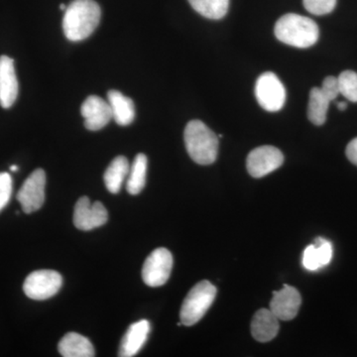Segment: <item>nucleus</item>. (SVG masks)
<instances>
[{
    "mask_svg": "<svg viewBox=\"0 0 357 357\" xmlns=\"http://www.w3.org/2000/svg\"><path fill=\"white\" fill-rule=\"evenodd\" d=\"M302 305L299 291L292 286L284 285L281 290L273 293L270 310L281 321H291L297 317Z\"/></svg>",
    "mask_w": 357,
    "mask_h": 357,
    "instance_id": "f8f14e48",
    "label": "nucleus"
},
{
    "mask_svg": "<svg viewBox=\"0 0 357 357\" xmlns=\"http://www.w3.org/2000/svg\"><path fill=\"white\" fill-rule=\"evenodd\" d=\"M333 244L323 237H318L314 244L307 246L303 253V266L310 271H317L332 261Z\"/></svg>",
    "mask_w": 357,
    "mask_h": 357,
    "instance_id": "dca6fc26",
    "label": "nucleus"
},
{
    "mask_svg": "<svg viewBox=\"0 0 357 357\" xmlns=\"http://www.w3.org/2000/svg\"><path fill=\"white\" fill-rule=\"evenodd\" d=\"M18 96V81L14 61L7 56L0 57V105L3 109L13 107Z\"/></svg>",
    "mask_w": 357,
    "mask_h": 357,
    "instance_id": "4468645a",
    "label": "nucleus"
},
{
    "mask_svg": "<svg viewBox=\"0 0 357 357\" xmlns=\"http://www.w3.org/2000/svg\"><path fill=\"white\" fill-rule=\"evenodd\" d=\"M256 100L263 109L279 112L286 102V89L274 73L267 72L258 77L255 84Z\"/></svg>",
    "mask_w": 357,
    "mask_h": 357,
    "instance_id": "423d86ee",
    "label": "nucleus"
},
{
    "mask_svg": "<svg viewBox=\"0 0 357 357\" xmlns=\"http://www.w3.org/2000/svg\"><path fill=\"white\" fill-rule=\"evenodd\" d=\"M46 174L43 169H36L26 178L17 194L22 210L25 213H31L40 210L45 202Z\"/></svg>",
    "mask_w": 357,
    "mask_h": 357,
    "instance_id": "9d476101",
    "label": "nucleus"
},
{
    "mask_svg": "<svg viewBox=\"0 0 357 357\" xmlns=\"http://www.w3.org/2000/svg\"><path fill=\"white\" fill-rule=\"evenodd\" d=\"M217 296V288L210 281L199 282L188 293L181 307L180 319L183 325H196L203 319Z\"/></svg>",
    "mask_w": 357,
    "mask_h": 357,
    "instance_id": "20e7f679",
    "label": "nucleus"
},
{
    "mask_svg": "<svg viewBox=\"0 0 357 357\" xmlns=\"http://www.w3.org/2000/svg\"><path fill=\"white\" fill-rule=\"evenodd\" d=\"M68 6H66L65 4H60V9L62 11H65L67 9Z\"/></svg>",
    "mask_w": 357,
    "mask_h": 357,
    "instance_id": "c85d7f7f",
    "label": "nucleus"
},
{
    "mask_svg": "<svg viewBox=\"0 0 357 357\" xmlns=\"http://www.w3.org/2000/svg\"><path fill=\"white\" fill-rule=\"evenodd\" d=\"M107 100L112 109V119L119 126H128L135 119V107L131 98L122 95L121 91H109Z\"/></svg>",
    "mask_w": 357,
    "mask_h": 357,
    "instance_id": "6ab92c4d",
    "label": "nucleus"
},
{
    "mask_svg": "<svg viewBox=\"0 0 357 357\" xmlns=\"http://www.w3.org/2000/svg\"><path fill=\"white\" fill-rule=\"evenodd\" d=\"M185 149L199 165L215 163L218 153V137L203 121H192L185 128Z\"/></svg>",
    "mask_w": 357,
    "mask_h": 357,
    "instance_id": "7ed1b4c3",
    "label": "nucleus"
},
{
    "mask_svg": "<svg viewBox=\"0 0 357 357\" xmlns=\"http://www.w3.org/2000/svg\"><path fill=\"white\" fill-rule=\"evenodd\" d=\"M284 163V155L278 148L260 146L249 153L246 160L248 173L253 178H262L274 172Z\"/></svg>",
    "mask_w": 357,
    "mask_h": 357,
    "instance_id": "1a4fd4ad",
    "label": "nucleus"
},
{
    "mask_svg": "<svg viewBox=\"0 0 357 357\" xmlns=\"http://www.w3.org/2000/svg\"><path fill=\"white\" fill-rule=\"evenodd\" d=\"M337 109L344 112L347 109V103L344 102H340L337 103Z\"/></svg>",
    "mask_w": 357,
    "mask_h": 357,
    "instance_id": "bb28decb",
    "label": "nucleus"
},
{
    "mask_svg": "<svg viewBox=\"0 0 357 357\" xmlns=\"http://www.w3.org/2000/svg\"><path fill=\"white\" fill-rule=\"evenodd\" d=\"M130 166L128 160L124 156H117L112 160L103 175L105 187L112 194H117L121 191V185L129 174Z\"/></svg>",
    "mask_w": 357,
    "mask_h": 357,
    "instance_id": "aec40b11",
    "label": "nucleus"
},
{
    "mask_svg": "<svg viewBox=\"0 0 357 357\" xmlns=\"http://www.w3.org/2000/svg\"><path fill=\"white\" fill-rule=\"evenodd\" d=\"M192 8L208 20H222L229 11V0H188Z\"/></svg>",
    "mask_w": 357,
    "mask_h": 357,
    "instance_id": "4be33fe9",
    "label": "nucleus"
},
{
    "mask_svg": "<svg viewBox=\"0 0 357 357\" xmlns=\"http://www.w3.org/2000/svg\"><path fill=\"white\" fill-rule=\"evenodd\" d=\"M340 95L337 79L335 77H326L321 88H312L310 93L307 117L314 126H323L326 121L328 107L331 102Z\"/></svg>",
    "mask_w": 357,
    "mask_h": 357,
    "instance_id": "39448f33",
    "label": "nucleus"
},
{
    "mask_svg": "<svg viewBox=\"0 0 357 357\" xmlns=\"http://www.w3.org/2000/svg\"><path fill=\"white\" fill-rule=\"evenodd\" d=\"M102 9L93 0H74L65 10L63 30L72 42L89 38L100 24Z\"/></svg>",
    "mask_w": 357,
    "mask_h": 357,
    "instance_id": "f257e3e1",
    "label": "nucleus"
},
{
    "mask_svg": "<svg viewBox=\"0 0 357 357\" xmlns=\"http://www.w3.org/2000/svg\"><path fill=\"white\" fill-rule=\"evenodd\" d=\"M10 170L13 171V172H16V171H18V166H16V165L10 166Z\"/></svg>",
    "mask_w": 357,
    "mask_h": 357,
    "instance_id": "cd10ccee",
    "label": "nucleus"
},
{
    "mask_svg": "<svg viewBox=\"0 0 357 357\" xmlns=\"http://www.w3.org/2000/svg\"><path fill=\"white\" fill-rule=\"evenodd\" d=\"M303 3L310 13L321 16L332 13L337 0H303Z\"/></svg>",
    "mask_w": 357,
    "mask_h": 357,
    "instance_id": "b1692460",
    "label": "nucleus"
},
{
    "mask_svg": "<svg viewBox=\"0 0 357 357\" xmlns=\"http://www.w3.org/2000/svg\"><path fill=\"white\" fill-rule=\"evenodd\" d=\"M279 328V319L270 309H261L256 312L251 321L252 337L260 342H268L276 337Z\"/></svg>",
    "mask_w": 357,
    "mask_h": 357,
    "instance_id": "f3484780",
    "label": "nucleus"
},
{
    "mask_svg": "<svg viewBox=\"0 0 357 357\" xmlns=\"http://www.w3.org/2000/svg\"><path fill=\"white\" fill-rule=\"evenodd\" d=\"M84 119V126L91 131L100 130L112 119V109L109 102L98 96H89L81 107Z\"/></svg>",
    "mask_w": 357,
    "mask_h": 357,
    "instance_id": "ddd939ff",
    "label": "nucleus"
},
{
    "mask_svg": "<svg viewBox=\"0 0 357 357\" xmlns=\"http://www.w3.org/2000/svg\"><path fill=\"white\" fill-rule=\"evenodd\" d=\"M151 326L147 319H141L132 324L122 338L119 356L131 357L136 356L146 342Z\"/></svg>",
    "mask_w": 357,
    "mask_h": 357,
    "instance_id": "2eb2a0df",
    "label": "nucleus"
},
{
    "mask_svg": "<svg viewBox=\"0 0 357 357\" xmlns=\"http://www.w3.org/2000/svg\"><path fill=\"white\" fill-rule=\"evenodd\" d=\"M13 194V178L8 173H0V211L9 203Z\"/></svg>",
    "mask_w": 357,
    "mask_h": 357,
    "instance_id": "393cba45",
    "label": "nucleus"
},
{
    "mask_svg": "<svg viewBox=\"0 0 357 357\" xmlns=\"http://www.w3.org/2000/svg\"><path fill=\"white\" fill-rule=\"evenodd\" d=\"M147 165L148 160L144 154H138L134 159L126 183V190L129 194L138 195L144 189L146 184Z\"/></svg>",
    "mask_w": 357,
    "mask_h": 357,
    "instance_id": "412c9836",
    "label": "nucleus"
},
{
    "mask_svg": "<svg viewBox=\"0 0 357 357\" xmlns=\"http://www.w3.org/2000/svg\"><path fill=\"white\" fill-rule=\"evenodd\" d=\"M275 36L282 43L296 48H310L318 42L319 26L311 18L299 14L282 16L275 25Z\"/></svg>",
    "mask_w": 357,
    "mask_h": 357,
    "instance_id": "f03ea898",
    "label": "nucleus"
},
{
    "mask_svg": "<svg viewBox=\"0 0 357 357\" xmlns=\"http://www.w3.org/2000/svg\"><path fill=\"white\" fill-rule=\"evenodd\" d=\"M172 253L166 248L155 249L142 268V279L149 287H160L170 278L173 269Z\"/></svg>",
    "mask_w": 357,
    "mask_h": 357,
    "instance_id": "6e6552de",
    "label": "nucleus"
},
{
    "mask_svg": "<svg viewBox=\"0 0 357 357\" xmlns=\"http://www.w3.org/2000/svg\"><path fill=\"white\" fill-rule=\"evenodd\" d=\"M59 352L64 357H93L95 349L91 340L77 333H69L58 344Z\"/></svg>",
    "mask_w": 357,
    "mask_h": 357,
    "instance_id": "a211bd4d",
    "label": "nucleus"
},
{
    "mask_svg": "<svg viewBox=\"0 0 357 357\" xmlns=\"http://www.w3.org/2000/svg\"><path fill=\"white\" fill-rule=\"evenodd\" d=\"M109 220L107 208L100 202L91 204L88 197L77 202L74 211V225L77 229L91 230L102 227Z\"/></svg>",
    "mask_w": 357,
    "mask_h": 357,
    "instance_id": "9b49d317",
    "label": "nucleus"
},
{
    "mask_svg": "<svg viewBox=\"0 0 357 357\" xmlns=\"http://www.w3.org/2000/svg\"><path fill=\"white\" fill-rule=\"evenodd\" d=\"M345 153H347V157L349 161L357 166V137L349 143Z\"/></svg>",
    "mask_w": 357,
    "mask_h": 357,
    "instance_id": "a878e982",
    "label": "nucleus"
},
{
    "mask_svg": "<svg viewBox=\"0 0 357 357\" xmlns=\"http://www.w3.org/2000/svg\"><path fill=\"white\" fill-rule=\"evenodd\" d=\"M63 285L61 274L54 270H37L28 275L23 284L25 295L32 300L50 299Z\"/></svg>",
    "mask_w": 357,
    "mask_h": 357,
    "instance_id": "0eeeda50",
    "label": "nucleus"
},
{
    "mask_svg": "<svg viewBox=\"0 0 357 357\" xmlns=\"http://www.w3.org/2000/svg\"><path fill=\"white\" fill-rule=\"evenodd\" d=\"M340 93L351 102H357V74L354 70H344L337 77Z\"/></svg>",
    "mask_w": 357,
    "mask_h": 357,
    "instance_id": "5701e85b",
    "label": "nucleus"
}]
</instances>
